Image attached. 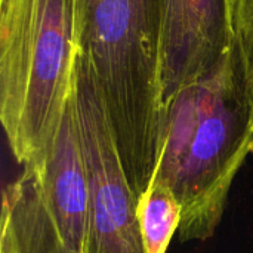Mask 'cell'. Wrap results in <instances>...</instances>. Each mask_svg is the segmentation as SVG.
<instances>
[{"label": "cell", "mask_w": 253, "mask_h": 253, "mask_svg": "<svg viewBox=\"0 0 253 253\" xmlns=\"http://www.w3.org/2000/svg\"><path fill=\"white\" fill-rule=\"evenodd\" d=\"M253 151V107L231 46L200 80L169 104L153 179L166 182L182 208L181 242L211 239L225 212L230 187Z\"/></svg>", "instance_id": "cell-1"}, {"label": "cell", "mask_w": 253, "mask_h": 253, "mask_svg": "<svg viewBox=\"0 0 253 253\" xmlns=\"http://www.w3.org/2000/svg\"><path fill=\"white\" fill-rule=\"evenodd\" d=\"M82 50L95 74L120 163L139 199L166 126L160 46L163 0H80Z\"/></svg>", "instance_id": "cell-2"}, {"label": "cell", "mask_w": 253, "mask_h": 253, "mask_svg": "<svg viewBox=\"0 0 253 253\" xmlns=\"http://www.w3.org/2000/svg\"><path fill=\"white\" fill-rule=\"evenodd\" d=\"M80 47V0H1L0 119L18 163L53 136Z\"/></svg>", "instance_id": "cell-3"}, {"label": "cell", "mask_w": 253, "mask_h": 253, "mask_svg": "<svg viewBox=\"0 0 253 253\" xmlns=\"http://www.w3.org/2000/svg\"><path fill=\"white\" fill-rule=\"evenodd\" d=\"M86 228L87 178L70 89L53 136L3 190L0 253H83Z\"/></svg>", "instance_id": "cell-4"}, {"label": "cell", "mask_w": 253, "mask_h": 253, "mask_svg": "<svg viewBox=\"0 0 253 253\" xmlns=\"http://www.w3.org/2000/svg\"><path fill=\"white\" fill-rule=\"evenodd\" d=\"M71 90L87 178L83 253H147L138 221L139 199L120 163L101 92L82 47Z\"/></svg>", "instance_id": "cell-5"}, {"label": "cell", "mask_w": 253, "mask_h": 253, "mask_svg": "<svg viewBox=\"0 0 253 253\" xmlns=\"http://www.w3.org/2000/svg\"><path fill=\"white\" fill-rule=\"evenodd\" d=\"M230 46L225 0H166L160 46L166 113L172 99L206 76Z\"/></svg>", "instance_id": "cell-6"}, {"label": "cell", "mask_w": 253, "mask_h": 253, "mask_svg": "<svg viewBox=\"0 0 253 253\" xmlns=\"http://www.w3.org/2000/svg\"><path fill=\"white\" fill-rule=\"evenodd\" d=\"M138 221L147 253H166L182 221V208L166 182L153 179L139 197Z\"/></svg>", "instance_id": "cell-7"}, {"label": "cell", "mask_w": 253, "mask_h": 253, "mask_svg": "<svg viewBox=\"0 0 253 253\" xmlns=\"http://www.w3.org/2000/svg\"><path fill=\"white\" fill-rule=\"evenodd\" d=\"M227 15L233 56L253 107V0H233Z\"/></svg>", "instance_id": "cell-8"}, {"label": "cell", "mask_w": 253, "mask_h": 253, "mask_svg": "<svg viewBox=\"0 0 253 253\" xmlns=\"http://www.w3.org/2000/svg\"><path fill=\"white\" fill-rule=\"evenodd\" d=\"M233 0H225V3H227V9H228V6H230V3H231ZM228 16V15H227Z\"/></svg>", "instance_id": "cell-9"}]
</instances>
